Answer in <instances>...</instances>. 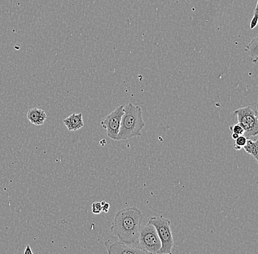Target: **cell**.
<instances>
[{"label": "cell", "instance_id": "12", "mask_svg": "<svg viewBox=\"0 0 258 254\" xmlns=\"http://www.w3.org/2000/svg\"><path fill=\"white\" fill-rule=\"evenodd\" d=\"M247 138L244 135H240L238 139L235 140V149L236 150H241L247 143Z\"/></svg>", "mask_w": 258, "mask_h": 254}, {"label": "cell", "instance_id": "3", "mask_svg": "<svg viewBox=\"0 0 258 254\" xmlns=\"http://www.w3.org/2000/svg\"><path fill=\"white\" fill-rule=\"evenodd\" d=\"M148 223L156 228L159 237L160 238L161 247L158 254H171L174 246V239L171 229V221L164 218L162 215L152 217Z\"/></svg>", "mask_w": 258, "mask_h": 254}, {"label": "cell", "instance_id": "17", "mask_svg": "<svg viewBox=\"0 0 258 254\" xmlns=\"http://www.w3.org/2000/svg\"><path fill=\"white\" fill-rule=\"evenodd\" d=\"M24 254H32V251L31 250V247L29 245L26 246L25 250H24Z\"/></svg>", "mask_w": 258, "mask_h": 254}, {"label": "cell", "instance_id": "1", "mask_svg": "<svg viewBox=\"0 0 258 254\" xmlns=\"http://www.w3.org/2000/svg\"><path fill=\"white\" fill-rule=\"evenodd\" d=\"M142 221L143 213L138 207H125L114 215L111 231L121 242L134 245L138 242Z\"/></svg>", "mask_w": 258, "mask_h": 254}, {"label": "cell", "instance_id": "4", "mask_svg": "<svg viewBox=\"0 0 258 254\" xmlns=\"http://www.w3.org/2000/svg\"><path fill=\"white\" fill-rule=\"evenodd\" d=\"M236 116L238 123L244 129L246 138L254 137L258 135V112L251 106L239 108L233 112Z\"/></svg>", "mask_w": 258, "mask_h": 254}, {"label": "cell", "instance_id": "5", "mask_svg": "<svg viewBox=\"0 0 258 254\" xmlns=\"http://www.w3.org/2000/svg\"><path fill=\"white\" fill-rule=\"evenodd\" d=\"M138 243L140 249L146 253H159L161 247L160 238L154 226L148 223L141 229Z\"/></svg>", "mask_w": 258, "mask_h": 254}, {"label": "cell", "instance_id": "10", "mask_svg": "<svg viewBox=\"0 0 258 254\" xmlns=\"http://www.w3.org/2000/svg\"><path fill=\"white\" fill-rule=\"evenodd\" d=\"M245 51L248 53L251 62L256 63L258 61V35L248 43Z\"/></svg>", "mask_w": 258, "mask_h": 254}, {"label": "cell", "instance_id": "18", "mask_svg": "<svg viewBox=\"0 0 258 254\" xmlns=\"http://www.w3.org/2000/svg\"><path fill=\"white\" fill-rule=\"evenodd\" d=\"M240 135L237 134V133H233L231 135L232 139L235 140L236 139H238V136H239Z\"/></svg>", "mask_w": 258, "mask_h": 254}, {"label": "cell", "instance_id": "13", "mask_svg": "<svg viewBox=\"0 0 258 254\" xmlns=\"http://www.w3.org/2000/svg\"><path fill=\"white\" fill-rule=\"evenodd\" d=\"M258 25V0L257 1V4H256L255 9L254 11V15H253L252 19H251V22H250L249 27L250 29L253 30Z\"/></svg>", "mask_w": 258, "mask_h": 254}, {"label": "cell", "instance_id": "7", "mask_svg": "<svg viewBox=\"0 0 258 254\" xmlns=\"http://www.w3.org/2000/svg\"><path fill=\"white\" fill-rule=\"evenodd\" d=\"M107 253L109 254H145L146 253L142 249L135 247L131 244L123 242H109L104 243Z\"/></svg>", "mask_w": 258, "mask_h": 254}, {"label": "cell", "instance_id": "15", "mask_svg": "<svg viewBox=\"0 0 258 254\" xmlns=\"http://www.w3.org/2000/svg\"><path fill=\"white\" fill-rule=\"evenodd\" d=\"M92 212L95 215H98L102 212V207L101 202H95L92 204Z\"/></svg>", "mask_w": 258, "mask_h": 254}, {"label": "cell", "instance_id": "6", "mask_svg": "<svg viewBox=\"0 0 258 254\" xmlns=\"http://www.w3.org/2000/svg\"><path fill=\"white\" fill-rule=\"evenodd\" d=\"M123 113V106H119L111 113L106 115L101 123L102 128L106 129L108 137L114 141H118L117 136L120 131L121 120Z\"/></svg>", "mask_w": 258, "mask_h": 254}, {"label": "cell", "instance_id": "19", "mask_svg": "<svg viewBox=\"0 0 258 254\" xmlns=\"http://www.w3.org/2000/svg\"><path fill=\"white\" fill-rule=\"evenodd\" d=\"M101 145L104 146L106 144V140L103 139L102 141H100Z\"/></svg>", "mask_w": 258, "mask_h": 254}, {"label": "cell", "instance_id": "9", "mask_svg": "<svg viewBox=\"0 0 258 254\" xmlns=\"http://www.w3.org/2000/svg\"><path fill=\"white\" fill-rule=\"evenodd\" d=\"M27 120L35 125H42L47 118L46 112L38 108H32L27 112Z\"/></svg>", "mask_w": 258, "mask_h": 254}, {"label": "cell", "instance_id": "2", "mask_svg": "<svg viewBox=\"0 0 258 254\" xmlns=\"http://www.w3.org/2000/svg\"><path fill=\"white\" fill-rule=\"evenodd\" d=\"M145 125L141 108L134 105L132 103H128L124 107V113L121 120L117 139L120 141L141 136V131L145 128Z\"/></svg>", "mask_w": 258, "mask_h": 254}, {"label": "cell", "instance_id": "11", "mask_svg": "<svg viewBox=\"0 0 258 254\" xmlns=\"http://www.w3.org/2000/svg\"><path fill=\"white\" fill-rule=\"evenodd\" d=\"M243 149L248 154L254 157L258 164V139L256 141L247 139V143L243 147Z\"/></svg>", "mask_w": 258, "mask_h": 254}, {"label": "cell", "instance_id": "16", "mask_svg": "<svg viewBox=\"0 0 258 254\" xmlns=\"http://www.w3.org/2000/svg\"><path fill=\"white\" fill-rule=\"evenodd\" d=\"M101 207H102V212L108 213L109 211V209H110L109 203H108L106 201H102V202H101Z\"/></svg>", "mask_w": 258, "mask_h": 254}, {"label": "cell", "instance_id": "14", "mask_svg": "<svg viewBox=\"0 0 258 254\" xmlns=\"http://www.w3.org/2000/svg\"><path fill=\"white\" fill-rule=\"evenodd\" d=\"M230 130L233 133H237L238 135L244 134V129L242 128V126L240 124H235V125H231L230 127Z\"/></svg>", "mask_w": 258, "mask_h": 254}, {"label": "cell", "instance_id": "8", "mask_svg": "<svg viewBox=\"0 0 258 254\" xmlns=\"http://www.w3.org/2000/svg\"><path fill=\"white\" fill-rule=\"evenodd\" d=\"M64 125L69 131H77L83 128L85 123L83 121L82 113H74L63 120Z\"/></svg>", "mask_w": 258, "mask_h": 254}]
</instances>
